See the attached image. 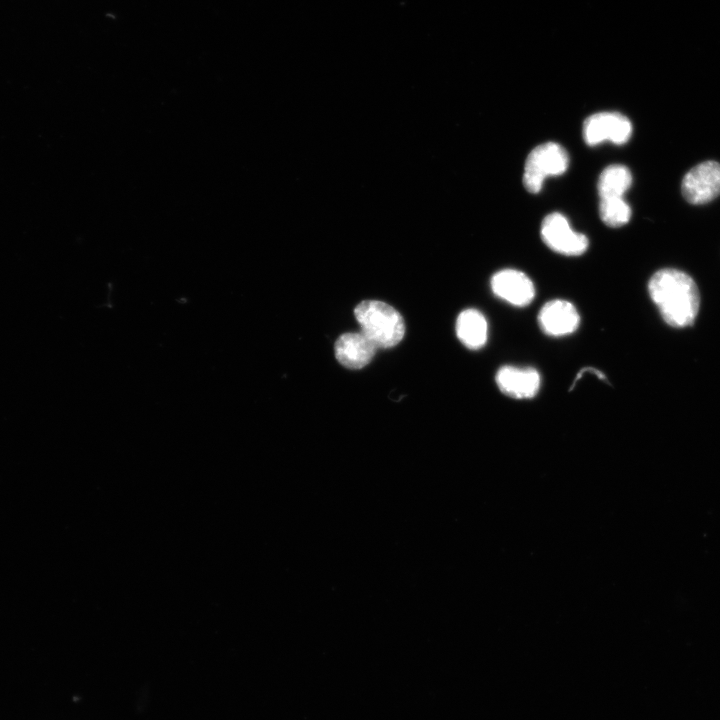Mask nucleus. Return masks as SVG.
I'll return each mask as SVG.
<instances>
[{"instance_id": "nucleus-1", "label": "nucleus", "mask_w": 720, "mask_h": 720, "mask_svg": "<svg viewBox=\"0 0 720 720\" xmlns=\"http://www.w3.org/2000/svg\"><path fill=\"white\" fill-rule=\"evenodd\" d=\"M648 292L668 325L682 328L694 323L700 297L688 274L673 268L658 270L649 280Z\"/></svg>"}, {"instance_id": "nucleus-2", "label": "nucleus", "mask_w": 720, "mask_h": 720, "mask_svg": "<svg viewBox=\"0 0 720 720\" xmlns=\"http://www.w3.org/2000/svg\"><path fill=\"white\" fill-rule=\"evenodd\" d=\"M354 315L364 334L376 348H391L404 337L405 324L392 306L377 300L359 303Z\"/></svg>"}, {"instance_id": "nucleus-3", "label": "nucleus", "mask_w": 720, "mask_h": 720, "mask_svg": "<svg viewBox=\"0 0 720 720\" xmlns=\"http://www.w3.org/2000/svg\"><path fill=\"white\" fill-rule=\"evenodd\" d=\"M568 165V154L561 145L554 142L540 144L525 161L523 185L527 191L538 193L547 177L563 174Z\"/></svg>"}, {"instance_id": "nucleus-4", "label": "nucleus", "mask_w": 720, "mask_h": 720, "mask_svg": "<svg viewBox=\"0 0 720 720\" xmlns=\"http://www.w3.org/2000/svg\"><path fill=\"white\" fill-rule=\"evenodd\" d=\"M540 233L546 246L566 256L581 255L589 245L587 237L574 231L567 218L557 212L551 213L544 218Z\"/></svg>"}, {"instance_id": "nucleus-5", "label": "nucleus", "mask_w": 720, "mask_h": 720, "mask_svg": "<svg viewBox=\"0 0 720 720\" xmlns=\"http://www.w3.org/2000/svg\"><path fill=\"white\" fill-rule=\"evenodd\" d=\"M683 197L691 204H705L720 194V164L705 161L691 168L681 183Z\"/></svg>"}, {"instance_id": "nucleus-6", "label": "nucleus", "mask_w": 720, "mask_h": 720, "mask_svg": "<svg viewBox=\"0 0 720 720\" xmlns=\"http://www.w3.org/2000/svg\"><path fill=\"white\" fill-rule=\"evenodd\" d=\"M631 134L630 120L618 112L595 113L586 118L583 125V137L590 146L604 141L624 144L630 139Z\"/></svg>"}, {"instance_id": "nucleus-7", "label": "nucleus", "mask_w": 720, "mask_h": 720, "mask_svg": "<svg viewBox=\"0 0 720 720\" xmlns=\"http://www.w3.org/2000/svg\"><path fill=\"white\" fill-rule=\"evenodd\" d=\"M493 294L506 303L525 307L535 297V286L532 280L522 271L502 269L497 271L490 280Z\"/></svg>"}, {"instance_id": "nucleus-8", "label": "nucleus", "mask_w": 720, "mask_h": 720, "mask_svg": "<svg viewBox=\"0 0 720 720\" xmlns=\"http://www.w3.org/2000/svg\"><path fill=\"white\" fill-rule=\"evenodd\" d=\"M538 324L546 335L562 337L577 330L580 324V315L571 302L564 299H553L541 307Z\"/></svg>"}, {"instance_id": "nucleus-9", "label": "nucleus", "mask_w": 720, "mask_h": 720, "mask_svg": "<svg viewBox=\"0 0 720 720\" xmlns=\"http://www.w3.org/2000/svg\"><path fill=\"white\" fill-rule=\"evenodd\" d=\"M499 390L514 399H531L541 385L539 372L532 367L504 365L495 376Z\"/></svg>"}, {"instance_id": "nucleus-10", "label": "nucleus", "mask_w": 720, "mask_h": 720, "mask_svg": "<svg viewBox=\"0 0 720 720\" xmlns=\"http://www.w3.org/2000/svg\"><path fill=\"white\" fill-rule=\"evenodd\" d=\"M335 357L349 369H361L374 357L376 346L362 333L342 334L335 343Z\"/></svg>"}, {"instance_id": "nucleus-11", "label": "nucleus", "mask_w": 720, "mask_h": 720, "mask_svg": "<svg viewBox=\"0 0 720 720\" xmlns=\"http://www.w3.org/2000/svg\"><path fill=\"white\" fill-rule=\"evenodd\" d=\"M456 335L466 348H482L488 339V322L483 313L474 308L460 312L456 320Z\"/></svg>"}, {"instance_id": "nucleus-12", "label": "nucleus", "mask_w": 720, "mask_h": 720, "mask_svg": "<svg viewBox=\"0 0 720 720\" xmlns=\"http://www.w3.org/2000/svg\"><path fill=\"white\" fill-rule=\"evenodd\" d=\"M631 184L632 174L626 166L610 165L601 172L598 179L597 188L600 199L623 197Z\"/></svg>"}, {"instance_id": "nucleus-13", "label": "nucleus", "mask_w": 720, "mask_h": 720, "mask_svg": "<svg viewBox=\"0 0 720 720\" xmlns=\"http://www.w3.org/2000/svg\"><path fill=\"white\" fill-rule=\"evenodd\" d=\"M599 213L602 221L610 227L625 225L631 218V208L623 197L601 199Z\"/></svg>"}]
</instances>
